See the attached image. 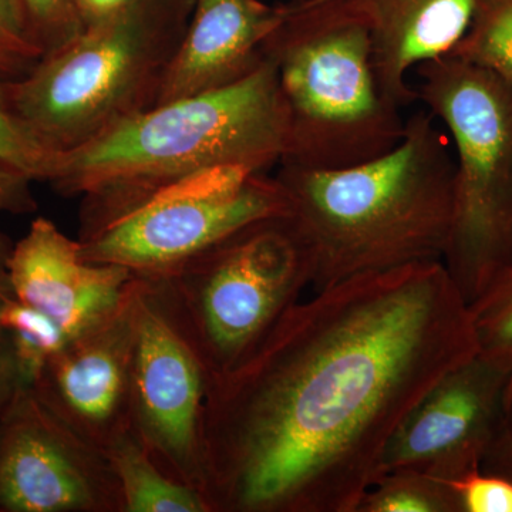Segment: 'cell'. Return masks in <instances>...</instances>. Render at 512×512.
Returning a JSON list of instances; mask_svg holds the SVG:
<instances>
[{
  "label": "cell",
  "instance_id": "f1b7e54d",
  "mask_svg": "<svg viewBox=\"0 0 512 512\" xmlns=\"http://www.w3.org/2000/svg\"><path fill=\"white\" fill-rule=\"evenodd\" d=\"M12 239L0 232V285L10 289L8 278V262L13 249Z\"/></svg>",
  "mask_w": 512,
  "mask_h": 512
},
{
  "label": "cell",
  "instance_id": "7402d4cb",
  "mask_svg": "<svg viewBox=\"0 0 512 512\" xmlns=\"http://www.w3.org/2000/svg\"><path fill=\"white\" fill-rule=\"evenodd\" d=\"M43 56L22 0H0V80L22 79Z\"/></svg>",
  "mask_w": 512,
  "mask_h": 512
},
{
  "label": "cell",
  "instance_id": "83f0119b",
  "mask_svg": "<svg viewBox=\"0 0 512 512\" xmlns=\"http://www.w3.org/2000/svg\"><path fill=\"white\" fill-rule=\"evenodd\" d=\"M74 2L86 26L123 8L130 0H74Z\"/></svg>",
  "mask_w": 512,
  "mask_h": 512
},
{
  "label": "cell",
  "instance_id": "9c48e42d",
  "mask_svg": "<svg viewBox=\"0 0 512 512\" xmlns=\"http://www.w3.org/2000/svg\"><path fill=\"white\" fill-rule=\"evenodd\" d=\"M136 281L131 430L165 473L202 493V417L211 375L163 284Z\"/></svg>",
  "mask_w": 512,
  "mask_h": 512
},
{
  "label": "cell",
  "instance_id": "4316f807",
  "mask_svg": "<svg viewBox=\"0 0 512 512\" xmlns=\"http://www.w3.org/2000/svg\"><path fill=\"white\" fill-rule=\"evenodd\" d=\"M20 387L18 365L8 335L0 329V419L9 409Z\"/></svg>",
  "mask_w": 512,
  "mask_h": 512
},
{
  "label": "cell",
  "instance_id": "5bb4252c",
  "mask_svg": "<svg viewBox=\"0 0 512 512\" xmlns=\"http://www.w3.org/2000/svg\"><path fill=\"white\" fill-rule=\"evenodd\" d=\"M284 13L285 3L195 0L157 104L220 89L254 72L264 60L265 40Z\"/></svg>",
  "mask_w": 512,
  "mask_h": 512
},
{
  "label": "cell",
  "instance_id": "e0dca14e",
  "mask_svg": "<svg viewBox=\"0 0 512 512\" xmlns=\"http://www.w3.org/2000/svg\"><path fill=\"white\" fill-rule=\"evenodd\" d=\"M0 329L15 353L22 389L36 386L47 363L69 340L55 320L16 298L8 299L0 309Z\"/></svg>",
  "mask_w": 512,
  "mask_h": 512
},
{
  "label": "cell",
  "instance_id": "d4e9b609",
  "mask_svg": "<svg viewBox=\"0 0 512 512\" xmlns=\"http://www.w3.org/2000/svg\"><path fill=\"white\" fill-rule=\"evenodd\" d=\"M33 181L9 165L0 163V212L30 214L37 210Z\"/></svg>",
  "mask_w": 512,
  "mask_h": 512
},
{
  "label": "cell",
  "instance_id": "3957f363",
  "mask_svg": "<svg viewBox=\"0 0 512 512\" xmlns=\"http://www.w3.org/2000/svg\"><path fill=\"white\" fill-rule=\"evenodd\" d=\"M288 113L266 59L238 82L157 104L60 153L49 184L80 195V232L164 185L218 165L266 173L288 146Z\"/></svg>",
  "mask_w": 512,
  "mask_h": 512
},
{
  "label": "cell",
  "instance_id": "8fae6325",
  "mask_svg": "<svg viewBox=\"0 0 512 512\" xmlns=\"http://www.w3.org/2000/svg\"><path fill=\"white\" fill-rule=\"evenodd\" d=\"M511 386L512 370L480 353L448 372L394 433L384 451L382 474L413 470L454 483L481 470Z\"/></svg>",
  "mask_w": 512,
  "mask_h": 512
},
{
  "label": "cell",
  "instance_id": "30bf717a",
  "mask_svg": "<svg viewBox=\"0 0 512 512\" xmlns=\"http://www.w3.org/2000/svg\"><path fill=\"white\" fill-rule=\"evenodd\" d=\"M0 512H123L106 454L33 389H20L0 419Z\"/></svg>",
  "mask_w": 512,
  "mask_h": 512
},
{
  "label": "cell",
  "instance_id": "4fadbf2b",
  "mask_svg": "<svg viewBox=\"0 0 512 512\" xmlns=\"http://www.w3.org/2000/svg\"><path fill=\"white\" fill-rule=\"evenodd\" d=\"M8 278L18 301L55 320L70 339L109 318L134 275L124 266L87 261L79 239L39 217L13 245Z\"/></svg>",
  "mask_w": 512,
  "mask_h": 512
},
{
  "label": "cell",
  "instance_id": "4dcf8cb0",
  "mask_svg": "<svg viewBox=\"0 0 512 512\" xmlns=\"http://www.w3.org/2000/svg\"><path fill=\"white\" fill-rule=\"evenodd\" d=\"M286 2H299V0H286Z\"/></svg>",
  "mask_w": 512,
  "mask_h": 512
},
{
  "label": "cell",
  "instance_id": "6da1fadb",
  "mask_svg": "<svg viewBox=\"0 0 512 512\" xmlns=\"http://www.w3.org/2000/svg\"><path fill=\"white\" fill-rule=\"evenodd\" d=\"M477 353L470 306L441 261L353 276L296 302L211 382V512H357L407 414Z\"/></svg>",
  "mask_w": 512,
  "mask_h": 512
},
{
  "label": "cell",
  "instance_id": "5b68a950",
  "mask_svg": "<svg viewBox=\"0 0 512 512\" xmlns=\"http://www.w3.org/2000/svg\"><path fill=\"white\" fill-rule=\"evenodd\" d=\"M195 0H130L3 82L10 107L56 153L156 106Z\"/></svg>",
  "mask_w": 512,
  "mask_h": 512
},
{
  "label": "cell",
  "instance_id": "7a4b0ae2",
  "mask_svg": "<svg viewBox=\"0 0 512 512\" xmlns=\"http://www.w3.org/2000/svg\"><path fill=\"white\" fill-rule=\"evenodd\" d=\"M429 110L406 119L389 153L350 167L279 164L293 227L312 262V288L441 261L453 227L456 158Z\"/></svg>",
  "mask_w": 512,
  "mask_h": 512
},
{
  "label": "cell",
  "instance_id": "ffe728a7",
  "mask_svg": "<svg viewBox=\"0 0 512 512\" xmlns=\"http://www.w3.org/2000/svg\"><path fill=\"white\" fill-rule=\"evenodd\" d=\"M478 353L512 370V261L470 303Z\"/></svg>",
  "mask_w": 512,
  "mask_h": 512
},
{
  "label": "cell",
  "instance_id": "9a60e30c",
  "mask_svg": "<svg viewBox=\"0 0 512 512\" xmlns=\"http://www.w3.org/2000/svg\"><path fill=\"white\" fill-rule=\"evenodd\" d=\"M369 20L380 89L404 110L417 101L409 74L446 56L467 32L483 0H355Z\"/></svg>",
  "mask_w": 512,
  "mask_h": 512
},
{
  "label": "cell",
  "instance_id": "ac0fdd59",
  "mask_svg": "<svg viewBox=\"0 0 512 512\" xmlns=\"http://www.w3.org/2000/svg\"><path fill=\"white\" fill-rule=\"evenodd\" d=\"M448 55L481 67L512 87V0H483Z\"/></svg>",
  "mask_w": 512,
  "mask_h": 512
},
{
  "label": "cell",
  "instance_id": "2e32d148",
  "mask_svg": "<svg viewBox=\"0 0 512 512\" xmlns=\"http://www.w3.org/2000/svg\"><path fill=\"white\" fill-rule=\"evenodd\" d=\"M106 457L119 483L123 512H211L201 491L165 473L133 430L114 441Z\"/></svg>",
  "mask_w": 512,
  "mask_h": 512
},
{
  "label": "cell",
  "instance_id": "8992f818",
  "mask_svg": "<svg viewBox=\"0 0 512 512\" xmlns=\"http://www.w3.org/2000/svg\"><path fill=\"white\" fill-rule=\"evenodd\" d=\"M414 72L417 101L453 144V227L443 264L470 305L512 261V87L451 55Z\"/></svg>",
  "mask_w": 512,
  "mask_h": 512
},
{
  "label": "cell",
  "instance_id": "277c9868",
  "mask_svg": "<svg viewBox=\"0 0 512 512\" xmlns=\"http://www.w3.org/2000/svg\"><path fill=\"white\" fill-rule=\"evenodd\" d=\"M262 53L275 66L288 113L279 164L350 167L402 140L403 110L380 89L369 20L355 0L286 2Z\"/></svg>",
  "mask_w": 512,
  "mask_h": 512
},
{
  "label": "cell",
  "instance_id": "cb8c5ba5",
  "mask_svg": "<svg viewBox=\"0 0 512 512\" xmlns=\"http://www.w3.org/2000/svg\"><path fill=\"white\" fill-rule=\"evenodd\" d=\"M450 484L461 512H512V483L507 478L478 470Z\"/></svg>",
  "mask_w": 512,
  "mask_h": 512
},
{
  "label": "cell",
  "instance_id": "ba28073f",
  "mask_svg": "<svg viewBox=\"0 0 512 512\" xmlns=\"http://www.w3.org/2000/svg\"><path fill=\"white\" fill-rule=\"evenodd\" d=\"M279 215H289V204L275 177L218 165L164 185L77 239L87 261L158 278L237 229Z\"/></svg>",
  "mask_w": 512,
  "mask_h": 512
},
{
  "label": "cell",
  "instance_id": "603a6c76",
  "mask_svg": "<svg viewBox=\"0 0 512 512\" xmlns=\"http://www.w3.org/2000/svg\"><path fill=\"white\" fill-rule=\"evenodd\" d=\"M30 28L45 55L73 40L84 29L74 0H22Z\"/></svg>",
  "mask_w": 512,
  "mask_h": 512
},
{
  "label": "cell",
  "instance_id": "f546056e",
  "mask_svg": "<svg viewBox=\"0 0 512 512\" xmlns=\"http://www.w3.org/2000/svg\"><path fill=\"white\" fill-rule=\"evenodd\" d=\"M10 298H15L12 291L6 288V286L0 285V309L3 308V305H5L6 301Z\"/></svg>",
  "mask_w": 512,
  "mask_h": 512
},
{
  "label": "cell",
  "instance_id": "484cf974",
  "mask_svg": "<svg viewBox=\"0 0 512 512\" xmlns=\"http://www.w3.org/2000/svg\"><path fill=\"white\" fill-rule=\"evenodd\" d=\"M481 470L507 478L512 483V386L503 419L485 454Z\"/></svg>",
  "mask_w": 512,
  "mask_h": 512
},
{
  "label": "cell",
  "instance_id": "d6986e66",
  "mask_svg": "<svg viewBox=\"0 0 512 512\" xmlns=\"http://www.w3.org/2000/svg\"><path fill=\"white\" fill-rule=\"evenodd\" d=\"M357 512H461L453 485L413 470L383 473L367 490Z\"/></svg>",
  "mask_w": 512,
  "mask_h": 512
},
{
  "label": "cell",
  "instance_id": "7c38bea8",
  "mask_svg": "<svg viewBox=\"0 0 512 512\" xmlns=\"http://www.w3.org/2000/svg\"><path fill=\"white\" fill-rule=\"evenodd\" d=\"M137 281L109 318L67 340L52 357L37 396L79 436L106 454L131 430Z\"/></svg>",
  "mask_w": 512,
  "mask_h": 512
},
{
  "label": "cell",
  "instance_id": "52a82bcc",
  "mask_svg": "<svg viewBox=\"0 0 512 512\" xmlns=\"http://www.w3.org/2000/svg\"><path fill=\"white\" fill-rule=\"evenodd\" d=\"M312 262L288 215L251 222L158 276L212 380L269 335L312 284Z\"/></svg>",
  "mask_w": 512,
  "mask_h": 512
},
{
  "label": "cell",
  "instance_id": "44dd1931",
  "mask_svg": "<svg viewBox=\"0 0 512 512\" xmlns=\"http://www.w3.org/2000/svg\"><path fill=\"white\" fill-rule=\"evenodd\" d=\"M60 153L50 150L10 107L0 80V163L9 165L32 181L50 180Z\"/></svg>",
  "mask_w": 512,
  "mask_h": 512
}]
</instances>
